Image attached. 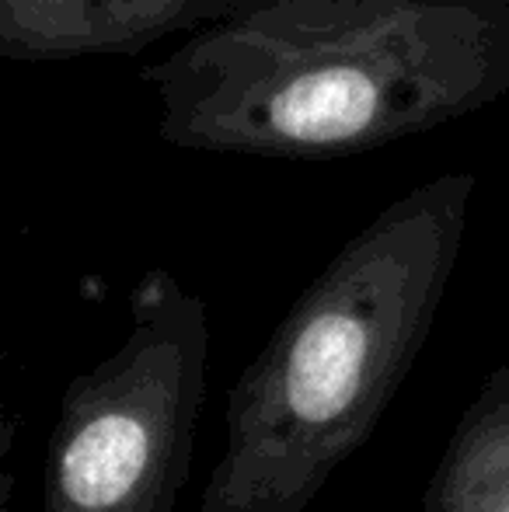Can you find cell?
I'll return each instance as SVG.
<instances>
[{
  "label": "cell",
  "instance_id": "cell-1",
  "mask_svg": "<svg viewBox=\"0 0 509 512\" xmlns=\"http://www.w3.org/2000/svg\"><path fill=\"white\" fill-rule=\"evenodd\" d=\"M171 147L367 154L509 91V0H265L143 67Z\"/></svg>",
  "mask_w": 509,
  "mask_h": 512
},
{
  "label": "cell",
  "instance_id": "cell-2",
  "mask_svg": "<svg viewBox=\"0 0 509 512\" xmlns=\"http://www.w3.org/2000/svg\"><path fill=\"white\" fill-rule=\"evenodd\" d=\"M478 178L384 206L293 300L231 387L199 512H304L374 436L447 297Z\"/></svg>",
  "mask_w": 509,
  "mask_h": 512
},
{
  "label": "cell",
  "instance_id": "cell-3",
  "mask_svg": "<svg viewBox=\"0 0 509 512\" xmlns=\"http://www.w3.org/2000/svg\"><path fill=\"white\" fill-rule=\"evenodd\" d=\"M129 335L70 380L49 432L42 512H175L206 405L210 321L199 293L150 269Z\"/></svg>",
  "mask_w": 509,
  "mask_h": 512
},
{
  "label": "cell",
  "instance_id": "cell-4",
  "mask_svg": "<svg viewBox=\"0 0 509 512\" xmlns=\"http://www.w3.org/2000/svg\"><path fill=\"white\" fill-rule=\"evenodd\" d=\"M231 11L238 0H0V56H136L175 28L210 25Z\"/></svg>",
  "mask_w": 509,
  "mask_h": 512
},
{
  "label": "cell",
  "instance_id": "cell-5",
  "mask_svg": "<svg viewBox=\"0 0 509 512\" xmlns=\"http://www.w3.org/2000/svg\"><path fill=\"white\" fill-rule=\"evenodd\" d=\"M422 512H509V359L457 418Z\"/></svg>",
  "mask_w": 509,
  "mask_h": 512
}]
</instances>
